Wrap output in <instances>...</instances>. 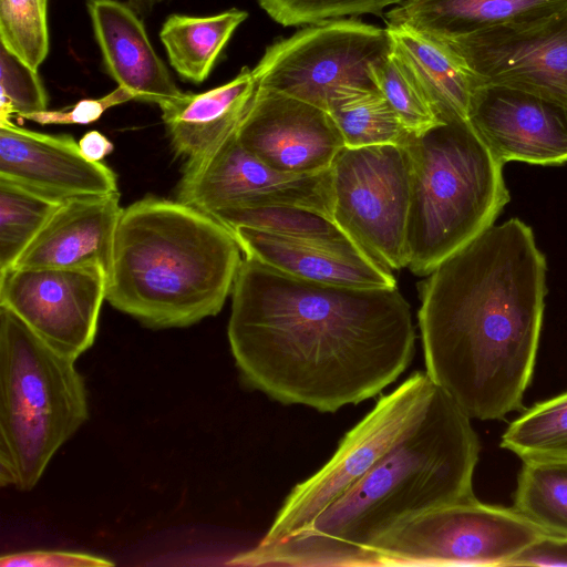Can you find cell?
Returning <instances> with one entry per match:
<instances>
[{"instance_id": "6da1fadb", "label": "cell", "mask_w": 567, "mask_h": 567, "mask_svg": "<svg viewBox=\"0 0 567 567\" xmlns=\"http://www.w3.org/2000/svg\"><path fill=\"white\" fill-rule=\"evenodd\" d=\"M227 337L247 386L333 413L396 381L413 360L416 334L398 287L319 284L245 257Z\"/></svg>"}, {"instance_id": "7a4b0ae2", "label": "cell", "mask_w": 567, "mask_h": 567, "mask_svg": "<svg viewBox=\"0 0 567 567\" xmlns=\"http://www.w3.org/2000/svg\"><path fill=\"white\" fill-rule=\"evenodd\" d=\"M546 258L518 218L492 226L421 285L426 373L471 419L523 405L539 344Z\"/></svg>"}, {"instance_id": "3957f363", "label": "cell", "mask_w": 567, "mask_h": 567, "mask_svg": "<svg viewBox=\"0 0 567 567\" xmlns=\"http://www.w3.org/2000/svg\"><path fill=\"white\" fill-rule=\"evenodd\" d=\"M471 417L440 388L423 419L365 475L284 542L229 566L371 567L372 547L426 511L474 497L480 455Z\"/></svg>"}, {"instance_id": "277c9868", "label": "cell", "mask_w": 567, "mask_h": 567, "mask_svg": "<svg viewBox=\"0 0 567 567\" xmlns=\"http://www.w3.org/2000/svg\"><path fill=\"white\" fill-rule=\"evenodd\" d=\"M231 230L178 200L147 196L123 209L107 270V302L151 329L216 316L241 264Z\"/></svg>"}, {"instance_id": "5b68a950", "label": "cell", "mask_w": 567, "mask_h": 567, "mask_svg": "<svg viewBox=\"0 0 567 567\" xmlns=\"http://www.w3.org/2000/svg\"><path fill=\"white\" fill-rule=\"evenodd\" d=\"M408 267L430 275L494 225L509 202L497 161L468 121H450L410 137Z\"/></svg>"}, {"instance_id": "8992f818", "label": "cell", "mask_w": 567, "mask_h": 567, "mask_svg": "<svg viewBox=\"0 0 567 567\" xmlns=\"http://www.w3.org/2000/svg\"><path fill=\"white\" fill-rule=\"evenodd\" d=\"M75 360L0 306V484L33 488L89 417Z\"/></svg>"}, {"instance_id": "52a82bcc", "label": "cell", "mask_w": 567, "mask_h": 567, "mask_svg": "<svg viewBox=\"0 0 567 567\" xmlns=\"http://www.w3.org/2000/svg\"><path fill=\"white\" fill-rule=\"evenodd\" d=\"M544 535L514 507L474 496L391 529L372 547L371 566H509Z\"/></svg>"}, {"instance_id": "ba28073f", "label": "cell", "mask_w": 567, "mask_h": 567, "mask_svg": "<svg viewBox=\"0 0 567 567\" xmlns=\"http://www.w3.org/2000/svg\"><path fill=\"white\" fill-rule=\"evenodd\" d=\"M436 389L426 372L417 371L382 395L332 457L292 488L257 545L279 544L307 527L423 419Z\"/></svg>"}, {"instance_id": "9c48e42d", "label": "cell", "mask_w": 567, "mask_h": 567, "mask_svg": "<svg viewBox=\"0 0 567 567\" xmlns=\"http://www.w3.org/2000/svg\"><path fill=\"white\" fill-rule=\"evenodd\" d=\"M332 220L369 258L408 267L410 162L400 145L344 146L331 165Z\"/></svg>"}, {"instance_id": "30bf717a", "label": "cell", "mask_w": 567, "mask_h": 567, "mask_svg": "<svg viewBox=\"0 0 567 567\" xmlns=\"http://www.w3.org/2000/svg\"><path fill=\"white\" fill-rule=\"evenodd\" d=\"M391 49L386 27L353 19L328 20L267 47L252 72L259 86L328 112L340 87H375L371 66L381 62Z\"/></svg>"}, {"instance_id": "8fae6325", "label": "cell", "mask_w": 567, "mask_h": 567, "mask_svg": "<svg viewBox=\"0 0 567 567\" xmlns=\"http://www.w3.org/2000/svg\"><path fill=\"white\" fill-rule=\"evenodd\" d=\"M176 199L207 215L226 208L293 206L332 219L331 167L307 175L279 172L247 151L236 131L186 162Z\"/></svg>"}, {"instance_id": "7c38bea8", "label": "cell", "mask_w": 567, "mask_h": 567, "mask_svg": "<svg viewBox=\"0 0 567 567\" xmlns=\"http://www.w3.org/2000/svg\"><path fill=\"white\" fill-rule=\"evenodd\" d=\"M106 282L102 265L11 268L0 274V306L54 350L76 360L94 343Z\"/></svg>"}, {"instance_id": "4fadbf2b", "label": "cell", "mask_w": 567, "mask_h": 567, "mask_svg": "<svg viewBox=\"0 0 567 567\" xmlns=\"http://www.w3.org/2000/svg\"><path fill=\"white\" fill-rule=\"evenodd\" d=\"M443 40L462 58L477 86L516 89L567 109V9Z\"/></svg>"}, {"instance_id": "5bb4252c", "label": "cell", "mask_w": 567, "mask_h": 567, "mask_svg": "<svg viewBox=\"0 0 567 567\" xmlns=\"http://www.w3.org/2000/svg\"><path fill=\"white\" fill-rule=\"evenodd\" d=\"M237 138L268 166L295 175L329 169L346 146L329 112L258 84Z\"/></svg>"}, {"instance_id": "9a60e30c", "label": "cell", "mask_w": 567, "mask_h": 567, "mask_svg": "<svg viewBox=\"0 0 567 567\" xmlns=\"http://www.w3.org/2000/svg\"><path fill=\"white\" fill-rule=\"evenodd\" d=\"M468 123L503 165L567 163V109L542 96L498 85H478Z\"/></svg>"}, {"instance_id": "2e32d148", "label": "cell", "mask_w": 567, "mask_h": 567, "mask_svg": "<svg viewBox=\"0 0 567 567\" xmlns=\"http://www.w3.org/2000/svg\"><path fill=\"white\" fill-rule=\"evenodd\" d=\"M0 178L50 197L104 195L117 189L115 173L83 156L69 134H47L0 122Z\"/></svg>"}, {"instance_id": "e0dca14e", "label": "cell", "mask_w": 567, "mask_h": 567, "mask_svg": "<svg viewBox=\"0 0 567 567\" xmlns=\"http://www.w3.org/2000/svg\"><path fill=\"white\" fill-rule=\"evenodd\" d=\"M230 230L245 257L284 274L352 288L396 287L392 271L374 262L352 241L293 238L248 227Z\"/></svg>"}, {"instance_id": "ac0fdd59", "label": "cell", "mask_w": 567, "mask_h": 567, "mask_svg": "<svg viewBox=\"0 0 567 567\" xmlns=\"http://www.w3.org/2000/svg\"><path fill=\"white\" fill-rule=\"evenodd\" d=\"M86 8L103 64L117 86L159 109L184 93L157 55L137 10L121 0H87Z\"/></svg>"}, {"instance_id": "d6986e66", "label": "cell", "mask_w": 567, "mask_h": 567, "mask_svg": "<svg viewBox=\"0 0 567 567\" xmlns=\"http://www.w3.org/2000/svg\"><path fill=\"white\" fill-rule=\"evenodd\" d=\"M123 209L118 192L62 200L12 268L102 265L109 270Z\"/></svg>"}, {"instance_id": "ffe728a7", "label": "cell", "mask_w": 567, "mask_h": 567, "mask_svg": "<svg viewBox=\"0 0 567 567\" xmlns=\"http://www.w3.org/2000/svg\"><path fill=\"white\" fill-rule=\"evenodd\" d=\"M257 90L252 69L244 66L227 83L202 93H183L161 107L175 154L202 157L235 133Z\"/></svg>"}, {"instance_id": "44dd1931", "label": "cell", "mask_w": 567, "mask_h": 567, "mask_svg": "<svg viewBox=\"0 0 567 567\" xmlns=\"http://www.w3.org/2000/svg\"><path fill=\"white\" fill-rule=\"evenodd\" d=\"M567 9V0H406L384 13L386 24H406L453 39L539 19Z\"/></svg>"}, {"instance_id": "7402d4cb", "label": "cell", "mask_w": 567, "mask_h": 567, "mask_svg": "<svg viewBox=\"0 0 567 567\" xmlns=\"http://www.w3.org/2000/svg\"><path fill=\"white\" fill-rule=\"evenodd\" d=\"M393 48L411 65L443 122L468 121L476 80L443 39L406 24H386Z\"/></svg>"}, {"instance_id": "603a6c76", "label": "cell", "mask_w": 567, "mask_h": 567, "mask_svg": "<svg viewBox=\"0 0 567 567\" xmlns=\"http://www.w3.org/2000/svg\"><path fill=\"white\" fill-rule=\"evenodd\" d=\"M247 17L246 11L236 8L212 16H168L159 39L171 66L184 81L203 83Z\"/></svg>"}, {"instance_id": "cb8c5ba5", "label": "cell", "mask_w": 567, "mask_h": 567, "mask_svg": "<svg viewBox=\"0 0 567 567\" xmlns=\"http://www.w3.org/2000/svg\"><path fill=\"white\" fill-rule=\"evenodd\" d=\"M328 112L347 147L404 146L412 136L377 87L342 86L331 99Z\"/></svg>"}, {"instance_id": "d4e9b609", "label": "cell", "mask_w": 567, "mask_h": 567, "mask_svg": "<svg viewBox=\"0 0 567 567\" xmlns=\"http://www.w3.org/2000/svg\"><path fill=\"white\" fill-rule=\"evenodd\" d=\"M514 509L545 535L567 537V461H526Z\"/></svg>"}, {"instance_id": "484cf974", "label": "cell", "mask_w": 567, "mask_h": 567, "mask_svg": "<svg viewBox=\"0 0 567 567\" xmlns=\"http://www.w3.org/2000/svg\"><path fill=\"white\" fill-rule=\"evenodd\" d=\"M501 447L526 461H567V391L535 403L505 430Z\"/></svg>"}, {"instance_id": "4316f807", "label": "cell", "mask_w": 567, "mask_h": 567, "mask_svg": "<svg viewBox=\"0 0 567 567\" xmlns=\"http://www.w3.org/2000/svg\"><path fill=\"white\" fill-rule=\"evenodd\" d=\"M61 203L0 178V274L13 267Z\"/></svg>"}, {"instance_id": "83f0119b", "label": "cell", "mask_w": 567, "mask_h": 567, "mask_svg": "<svg viewBox=\"0 0 567 567\" xmlns=\"http://www.w3.org/2000/svg\"><path fill=\"white\" fill-rule=\"evenodd\" d=\"M370 75L375 87L412 134H422L444 123L417 75L393 45L381 62L371 66Z\"/></svg>"}, {"instance_id": "f1b7e54d", "label": "cell", "mask_w": 567, "mask_h": 567, "mask_svg": "<svg viewBox=\"0 0 567 567\" xmlns=\"http://www.w3.org/2000/svg\"><path fill=\"white\" fill-rule=\"evenodd\" d=\"M210 216L229 229L248 227L293 238L351 241L331 218L293 206L226 208Z\"/></svg>"}, {"instance_id": "f546056e", "label": "cell", "mask_w": 567, "mask_h": 567, "mask_svg": "<svg viewBox=\"0 0 567 567\" xmlns=\"http://www.w3.org/2000/svg\"><path fill=\"white\" fill-rule=\"evenodd\" d=\"M49 0H0V44L38 71L50 51Z\"/></svg>"}, {"instance_id": "4dcf8cb0", "label": "cell", "mask_w": 567, "mask_h": 567, "mask_svg": "<svg viewBox=\"0 0 567 567\" xmlns=\"http://www.w3.org/2000/svg\"><path fill=\"white\" fill-rule=\"evenodd\" d=\"M277 23L310 25L328 20L382 14L406 0H256Z\"/></svg>"}, {"instance_id": "1f68e13d", "label": "cell", "mask_w": 567, "mask_h": 567, "mask_svg": "<svg viewBox=\"0 0 567 567\" xmlns=\"http://www.w3.org/2000/svg\"><path fill=\"white\" fill-rule=\"evenodd\" d=\"M49 96L38 71L0 44V122L48 110Z\"/></svg>"}, {"instance_id": "d6a6232c", "label": "cell", "mask_w": 567, "mask_h": 567, "mask_svg": "<svg viewBox=\"0 0 567 567\" xmlns=\"http://www.w3.org/2000/svg\"><path fill=\"white\" fill-rule=\"evenodd\" d=\"M134 100L127 90L117 86L110 93L97 99H83L69 109L41 111L19 117L41 125H86L96 122L111 107Z\"/></svg>"}, {"instance_id": "836d02e7", "label": "cell", "mask_w": 567, "mask_h": 567, "mask_svg": "<svg viewBox=\"0 0 567 567\" xmlns=\"http://www.w3.org/2000/svg\"><path fill=\"white\" fill-rule=\"evenodd\" d=\"M107 558L79 551L28 550L3 555L1 567H110Z\"/></svg>"}, {"instance_id": "e575fe53", "label": "cell", "mask_w": 567, "mask_h": 567, "mask_svg": "<svg viewBox=\"0 0 567 567\" xmlns=\"http://www.w3.org/2000/svg\"><path fill=\"white\" fill-rule=\"evenodd\" d=\"M509 566H567V537L544 535Z\"/></svg>"}, {"instance_id": "d590c367", "label": "cell", "mask_w": 567, "mask_h": 567, "mask_svg": "<svg viewBox=\"0 0 567 567\" xmlns=\"http://www.w3.org/2000/svg\"><path fill=\"white\" fill-rule=\"evenodd\" d=\"M78 143L83 156L92 162H101L114 151L113 143L99 131L85 133Z\"/></svg>"}, {"instance_id": "8d00e7d4", "label": "cell", "mask_w": 567, "mask_h": 567, "mask_svg": "<svg viewBox=\"0 0 567 567\" xmlns=\"http://www.w3.org/2000/svg\"><path fill=\"white\" fill-rule=\"evenodd\" d=\"M138 12L152 10L165 0H125Z\"/></svg>"}]
</instances>
